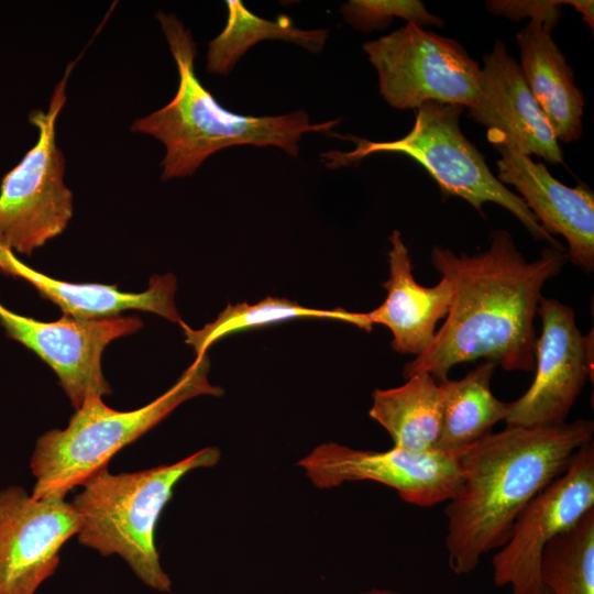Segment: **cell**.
<instances>
[{"instance_id":"6da1fadb","label":"cell","mask_w":594,"mask_h":594,"mask_svg":"<svg viewBox=\"0 0 594 594\" xmlns=\"http://www.w3.org/2000/svg\"><path fill=\"white\" fill-rule=\"evenodd\" d=\"M430 261L451 280L453 300L432 342L405 364L403 376L428 373L441 383L454 365L479 359L506 371H532L534 320L543 285L568 261L564 246L550 245L540 257L527 261L512 234L497 230L483 252L457 255L436 245Z\"/></svg>"},{"instance_id":"7a4b0ae2","label":"cell","mask_w":594,"mask_h":594,"mask_svg":"<svg viewBox=\"0 0 594 594\" xmlns=\"http://www.w3.org/2000/svg\"><path fill=\"white\" fill-rule=\"evenodd\" d=\"M594 422L492 432L459 459L461 479L444 508L448 563L473 572L481 557L502 548L526 505L562 474L575 452L593 441Z\"/></svg>"},{"instance_id":"3957f363","label":"cell","mask_w":594,"mask_h":594,"mask_svg":"<svg viewBox=\"0 0 594 594\" xmlns=\"http://www.w3.org/2000/svg\"><path fill=\"white\" fill-rule=\"evenodd\" d=\"M156 18L176 62L178 87L166 106L135 120L131 131L164 144V180L193 175L209 156L231 146H275L296 157L304 134L328 132L340 123H311L304 110L255 117L221 107L195 73L197 50L190 31L174 14L160 12Z\"/></svg>"},{"instance_id":"277c9868","label":"cell","mask_w":594,"mask_h":594,"mask_svg":"<svg viewBox=\"0 0 594 594\" xmlns=\"http://www.w3.org/2000/svg\"><path fill=\"white\" fill-rule=\"evenodd\" d=\"M220 450L207 447L173 464L133 473L100 469L80 486L72 503L80 516V544L102 556H120L148 587L170 592L155 542L161 513L177 483L189 472L215 466Z\"/></svg>"},{"instance_id":"5b68a950","label":"cell","mask_w":594,"mask_h":594,"mask_svg":"<svg viewBox=\"0 0 594 594\" xmlns=\"http://www.w3.org/2000/svg\"><path fill=\"white\" fill-rule=\"evenodd\" d=\"M209 369L207 353L196 356L167 392L139 409L120 411L108 407L102 398L87 400L65 429L50 430L37 439L30 461L35 477L31 495L65 498L184 402L201 395L221 396L222 388L208 380Z\"/></svg>"},{"instance_id":"8992f818","label":"cell","mask_w":594,"mask_h":594,"mask_svg":"<svg viewBox=\"0 0 594 594\" xmlns=\"http://www.w3.org/2000/svg\"><path fill=\"white\" fill-rule=\"evenodd\" d=\"M463 110L459 105L424 102L415 110V123L403 138L373 142L349 136L355 147L350 152L321 153L322 164L337 169L378 153L409 156L428 172L442 194L466 200L482 215L485 202L497 204L513 213L535 239L563 246L543 230L520 196L493 175L482 153L465 138L460 127Z\"/></svg>"},{"instance_id":"52a82bcc","label":"cell","mask_w":594,"mask_h":594,"mask_svg":"<svg viewBox=\"0 0 594 594\" xmlns=\"http://www.w3.org/2000/svg\"><path fill=\"white\" fill-rule=\"evenodd\" d=\"M75 64L56 85L48 111L30 113L37 141L1 180L0 249L30 255L59 235L73 216V193L64 183L65 157L56 144L55 123Z\"/></svg>"},{"instance_id":"ba28073f","label":"cell","mask_w":594,"mask_h":594,"mask_svg":"<svg viewBox=\"0 0 594 594\" xmlns=\"http://www.w3.org/2000/svg\"><path fill=\"white\" fill-rule=\"evenodd\" d=\"M377 73L383 99L398 110L436 101L472 108L481 90V67L453 38L415 23L363 45Z\"/></svg>"},{"instance_id":"9c48e42d","label":"cell","mask_w":594,"mask_h":594,"mask_svg":"<svg viewBox=\"0 0 594 594\" xmlns=\"http://www.w3.org/2000/svg\"><path fill=\"white\" fill-rule=\"evenodd\" d=\"M594 509V444L582 446L566 470L518 515L510 537L492 559L493 581L513 594H548L540 579L546 544Z\"/></svg>"},{"instance_id":"30bf717a","label":"cell","mask_w":594,"mask_h":594,"mask_svg":"<svg viewBox=\"0 0 594 594\" xmlns=\"http://www.w3.org/2000/svg\"><path fill=\"white\" fill-rule=\"evenodd\" d=\"M537 314L542 330L536 342V374L530 387L509 403L507 427H548L565 422L593 375V331L583 336L573 309L541 297Z\"/></svg>"},{"instance_id":"8fae6325","label":"cell","mask_w":594,"mask_h":594,"mask_svg":"<svg viewBox=\"0 0 594 594\" xmlns=\"http://www.w3.org/2000/svg\"><path fill=\"white\" fill-rule=\"evenodd\" d=\"M0 323L7 334L36 353L56 373L75 410L87 400L112 393L101 358L113 340L143 326L136 316L79 319L64 315L52 322L15 314L0 304Z\"/></svg>"},{"instance_id":"7c38bea8","label":"cell","mask_w":594,"mask_h":594,"mask_svg":"<svg viewBox=\"0 0 594 594\" xmlns=\"http://www.w3.org/2000/svg\"><path fill=\"white\" fill-rule=\"evenodd\" d=\"M297 465L319 488L372 481L394 488L405 503L418 507L448 502L461 479L459 460L395 447L372 451L328 442L314 448Z\"/></svg>"},{"instance_id":"4fadbf2b","label":"cell","mask_w":594,"mask_h":594,"mask_svg":"<svg viewBox=\"0 0 594 594\" xmlns=\"http://www.w3.org/2000/svg\"><path fill=\"white\" fill-rule=\"evenodd\" d=\"M80 529L72 502L34 498L23 487L0 492V594H35L59 564V551Z\"/></svg>"},{"instance_id":"5bb4252c","label":"cell","mask_w":594,"mask_h":594,"mask_svg":"<svg viewBox=\"0 0 594 594\" xmlns=\"http://www.w3.org/2000/svg\"><path fill=\"white\" fill-rule=\"evenodd\" d=\"M469 117L487 128L493 145L563 164V153L549 121L527 86L516 59L497 40L483 56L481 90Z\"/></svg>"},{"instance_id":"9a60e30c","label":"cell","mask_w":594,"mask_h":594,"mask_svg":"<svg viewBox=\"0 0 594 594\" xmlns=\"http://www.w3.org/2000/svg\"><path fill=\"white\" fill-rule=\"evenodd\" d=\"M497 179L514 186L543 230L562 235L568 260L586 273L594 271V193L570 187L556 179L542 163H536L505 144L494 145Z\"/></svg>"},{"instance_id":"2e32d148","label":"cell","mask_w":594,"mask_h":594,"mask_svg":"<svg viewBox=\"0 0 594 594\" xmlns=\"http://www.w3.org/2000/svg\"><path fill=\"white\" fill-rule=\"evenodd\" d=\"M388 240L392 245L389 275L382 284L387 292L386 298L377 308L363 315L370 331L373 324H383L391 330L394 351L417 356L432 342L438 321L447 317L454 288L446 277L432 287L418 284L400 232L394 230Z\"/></svg>"},{"instance_id":"e0dca14e","label":"cell","mask_w":594,"mask_h":594,"mask_svg":"<svg viewBox=\"0 0 594 594\" xmlns=\"http://www.w3.org/2000/svg\"><path fill=\"white\" fill-rule=\"evenodd\" d=\"M0 271L29 282L42 297L74 318L116 317L124 310L136 309L156 314L174 323L184 322L175 304L176 278L170 273L151 277L148 288L143 293H123L116 285L74 284L46 276L4 249H0Z\"/></svg>"},{"instance_id":"ac0fdd59","label":"cell","mask_w":594,"mask_h":594,"mask_svg":"<svg viewBox=\"0 0 594 594\" xmlns=\"http://www.w3.org/2000/svg\"><path fill=\"white\" fill-rule=\"evenodd\" d=\"M520 70L558 141L570 143L582 135L584 97L572 68L541 23L530 21L517 35Z\"/></svg>"},{"instance_id":"d6986e66","label":"cell","mask_w":594,"mask_h":594,"mask_svg":"<svg viewBox=\"0 0 594 594\" xmlns=\"http://www.w3.org/2000/svg\"><path fill=\"white\" fill-rule=\"evenodd\" d=\"M496 365L485 361L461 380L439 383L442 393V425L436 452L459 460L505 420L509 403L491 389Z\"/></svg>"},{"instance_id":"ffe728a7","label":"cell","mask_w":594,"mask_h":594,"mask_svg":"<svg viewBox=\"0 0 594 594\" xmlns=\"http://www.w3.org/2000/svg\"><path fill=\"white\" fill-rule=\"evenodd\" d=\"M394 388L375 389L369 410L391 436L393 447L410 452H436L442 425L440 384L416 373Z\"/></svg>"},{"instance_id":"44dd1931","label":"cell","mask_w":594,"mask_h":594,"mask_svg":"<svg viewBox=\"0 0 594 594\" xmlns=\"http://www.w3.org/2000/svg\"><path fill=\"white\" fill-rule=\"evenodd\" d=\"M228 18L226 26L209 42L206 68L209 73L228 76L243 55L256 43L280 40L320 53L327 43L326 29L302 30L294 25L286 15L267 20L252 13L240 0L226 2Z\"/></svg>"},{"instance_id":"7402d4cb","label":"cell","mask_w":594,"mask_h":594,"mask_svg":"<svg viewBox=\"0 0 594 594\" xmlns=\"http://www.w3.org/2000/svg\"><path fill=\"white\" fill-rule=\"evenodd\" d=\"M296 318L334 319L364 329L362 312H351L343 308H307L297 301L276 297H266L255 304H229L212 322L199 330L189 328L185 322L180 327L186 343L199 356L226 336Z\"/></svg>"},{"instance_id":"603a6c76","label":"cell","mask_w":594,"mask_h":594,"mask_svg":"<svg viewBox=\"0 0 594 594\" xmlns=\"http://www.w3.org/2000/svg\"><path fill=\"white\" fill-rule=\"evenodd\" d=\"M540 579L548 594H594V509L546 544Z\"/></svg>"},{"instance_id":"cb8c5ba5","label":"cell","mask_w":594,"mask_h":594,"mask_svg":"<svg viewBox=\"0 0 594 594\" xmlns=\"http://www.w3.org/2000/svg\"><path fill=\"white\" fill-rule=\"evenodd\" d=\"M340 12L346 23L366 33L386 29L394 18L419 26L444 24L443 19L430 13L418 0H350L341 4Z\"/></svg>"},{"instance_id":"d4e9b609","label":"cell","mask_w":594,"mask_h":594,"mask_svg":"<svg viewBox=\"0 0 594 594\" xmlns=\"http://www.w3.org/2000/svg\"><path fill=\"white\" fill-rule=\"evenodd\" d=\"M565 3L568 1L563 0H494L486 1V8L491 13L504 15L514 22L529 16L531 21L541 23L549 32H552L561 16V6Z\"/></svg>"},{"instance_id":"484cf974","label":"cell","mask_w":594,"mask_h":594,"mask_svg":"<svg viewBox=\"0 0 594 594\" xmlns=\"http://www.w3.org/2000/svg\"><path fill=\"white\" fill-rule=\"evenodd\" d=\"M568 4L572 6L579 13L582 14V20L585 21L593 30L594 25V2L592 0H568Z\"/></svg>"},{"instance_id":"4316f807","label":"cell","mask_w":594,"mask_h":594,"mask_svg":"<svg viewBox=\"0 0 594 594\" xmlns=\"http://www.w3.org/2000/svg\"><path fill=\"white\" fill-rule=\"evenodd\" d=\"M359 594H400V593L394 592V591H391V590H384V588H372L370 591L362 592V593H359Z\"/></svg>"}]
</instances>
